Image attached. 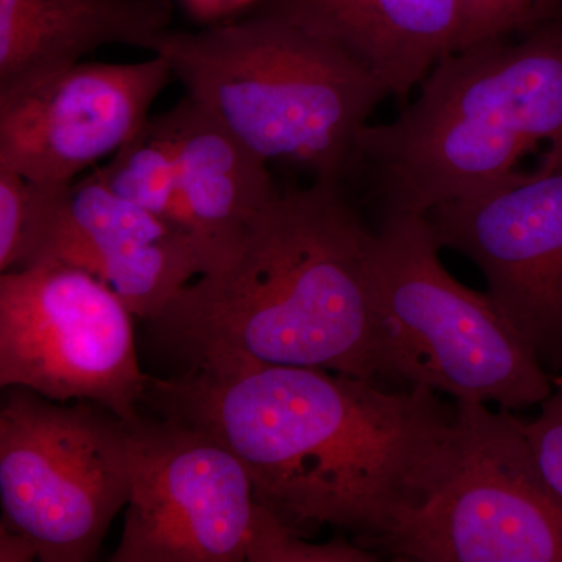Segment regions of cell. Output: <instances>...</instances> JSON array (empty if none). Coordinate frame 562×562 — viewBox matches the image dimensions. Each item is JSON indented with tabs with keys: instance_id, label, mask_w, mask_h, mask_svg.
I'll use <instances>...</instances> for the list:
<instances>
[{
	"instance_id": "obj_1",
	"label": "cell",
	"mask_w": 562,
	"mask_h": 562,
	"mask_svg": "<svg viewBox=\"0 0 562 562\" xmlns=\"http://www.w3.org/2000/svg\"><path fill=\"white\" fill-rule=\"evenodd\" d=\"M143 403L232 450L294 530L331 525L368 550L427 497L457 413L428 387L294 366L149 376Z\"/></svg>"
},
{
	"instance_id": "obj_2",
	"label": "cell",
	"mask_w": 562,
	"mask_h": 562,
	"mask_svg": "<svg viewBox=\"0 0 562 562\" xmlns=\"http://www.w3.org/2000/svg\"><path fill=\"white\" fill-rule=\"evenodd\" d=\"M372 243L346 187L279 191L235 257L184 286L151 330L191 369L294 366L382 384Z\"/></svg>"
},
{
	"instance_id": "obj_3",
	"label": "cell",
	"mask_w": 562,
	"mask_h": 562,
	"mask_svg": "<svg viewBox=\"0 0 562 562\" xmlns=\"http://www.w3.org/2000/svg\"><path fill=\"white\" fill-rule=\"evenodd\" d=\"M397 120L362 131L349 180L384 216H425L442 203L562 168V20L516 38L446 55Z\"/></svg>"
},
{
	"instance_id": "obj_4",
	"label": "cell",
	"mask_w": 562,
	"mask_h": 562,
	"mask_svg": "<svg viewBox=\"0 0 562 562\" xmlns=\"http://www.w3.org/2000/svg\"><path fill=\"white\" fill-rule=\"evenodd\" d=\"M151 54L262 160L341 187L373 110L390 95L344 52L258 9L202 31H169Z\"/></svg>"
},
{
	"instance_id": "obj_5",
	"label": "cell",
	"mask_w": 562,
	"mask_h": 562,
	"mask_svg": "<svg viewBox=\"0 0 562 562\" xmlns=\"http://www.w3.org/2000/svg\"><path fill=\"white\" fill-rule=\"evenodd\" d=\"M425 216H384L373 232V314L384 380L505 409L541 405L550 373L490 294L443 268Z\"/></svg>"
},
{
	"instance_id": "obj_6",
	"label": "cell",
	"mask_w": 562,
	"mask_h": 562,
	"mask_svg": "<svg viewBox=\"0 0 562 562\" xmlns=\"http://www.w3.org/2000/svg\"><path fill=\"white\" fill-rule=\"evenodd\" d=\"M442 469L427 497L369 547L408 562H562V495L512 409L454 401Z\"/></svg>"
},
{
	"instance_id": "obj_7",
	"label": "cell",
	"mask_w": 562,
	"mask_h": 562,
	"mask_svg": "<svg viewBox=\"0 0 562 562\" xmlns=\"http://www.w3.org/2000/svg\"><path fill=\"white\" fill-rule=\"evenodd\" d=\"M132 490L131 424L87 401L7 387L0 408L2 520L40 561L94 560Z\"/></svg>"
},
{
	"instance_id": "obj_8",
	"label": "cell",
	"mask_w": 562,
	"mask_h": 562,
	"mask_svg": "<svg viewBox=\"0 0 562 562\" xmlns=\"http://www.w3.org/2000/svg\"><path fill=\"white\" fill-rule=\"evenodd\" d=\"M132 317L106 284L74 266L2 273L0 386L98 403L135 424L149 376L139 369Z\"/></svg>"
},
{
	"instance_id": "obj_9",
	"label": "cell",
	"mask_w": 562,
	"mask_h": 562,
	"mask_svg": "<svg viewBox=\"0 0 562 562\" xmlns=\"http://www.w3.org/2000/svg\"><path fill=\"white\" fill-rule=\"evenodd\" d=\"M131 431V498L110 562L246 561L257 498L239 458L162 417Z\"/></svg>"
},
{
	"instance_id": "obj_10",
	"label": "cell",
	"mask_w": 562,
	"mask_h": 562,
	"mask_svg": "<svg viewBox=\"0 0 562 562\" xmlns=\"http://www.w3.org/2000/svg\"><path fill=\"white\" fill-rule=\"evenodd\" d=\"M441 249L483 272L487 294L549 373L562 371V168L435 206Z\"/></svg>"
},
{
	"instance_id": "obj_11",
	"label": "cell",
	"mask_w": 562,
	"mask_h": 562,
	"mask_svg": "<svg viewBox=\"0 0 562 562\" xmlns=\"http://www.w3.org/2000/svg\"><path fill=\"white\" fill-rule=\"evenodd\" d=\"M161 55L138 63L80 61L0 92V169L63 187L113 157L149 121L171 83Z\"/></svg>"
},
{
	"instance_id": "obj_12",
	"label": "cell",
	"mask_w": 562,
	"mask_h": 562,
	"mask_svg": "<svg viewBox=\"0 0 562 562\" xmlns=\"http://www.w3.org/2000/svg\"><path fill=\"white\" fill-rule=\"evenodd\" d=\"M40 262L91 273L147 322L202 276L198 251L179 227L114 194L94 172L63 187L43 184L24 268Z\"/></svg>"
},
{
	"instance_id": "obj_13",
	"label": "cell",
	"mask_w": 562,
	"mask_h": 562,
	"mask_svg": "<svg viewBox=\"0 0 562 562\" xmlns=\"http://www.w3.org/2000/svg\"><path fill=\"white\" fill-rule=\"evenodd\" d=\"M168 113L177 146V227L191 239L205 276L235 257L280 190L271 165L187 94Z\"/></svg>"
},
{
	"instance_id": "obj_14",
	"label": "cell",
	"mask_w": 562,
	"mask_h": 562,
	"mask_svg": "<svg viewBox=\"0 0 562 562\" xmlns=\"http://www.w3.org/2000/svg\"><path fill=\"white\" fill-rule=\"evenodd\" d=\"M255 9L331 44L398 99L460 43L454 0H261Z\"/></svg>"
},
{
	"instance_id": "obj_15",
	"label": "cell",
	"mask_w": 562,
	"mask_h": 562,
	"mask_svg": "<svg viewBox=\"0 0 562 562\" xmlns=\"http://www.w3.org/2000/svg\"><path fill=\"white\" fill-rule=\"evenodd\" d=\"M172 20V0H0V92L110 44L151 52Z\"/></svg>"
},
{
	"instance_id": "obj_16",
	"label": "cell",
	"mask_w": 562,
	"mask_h": 562,
	"mask_svg": "<svg viewBox=\"0 0 562 562\" xmlns=\"http://www.w3.org/2000/svg\"><path fill=\"white\" fill-rule=\"evenodd\" d=\"M94 176L114 194L177 227V146L168 111L149 117Z\"/></svg>"
},
{
	"instance_id": "obj_17",
	"label": "cell",
	"mask_w": 562,
	"mask_h": 562,
	"mask_svg": "<svg viewBox=\"0 0 562 562\" xmlns=\"http://www.w3.org/2000/svg\"><path fill=\"white\" fill-rule=\"evenodd\" d=\"M458 49L516 38L562 20V0H454Z\"/></svg>"
},
{
	"instance_id": "obj_18",
	"label": "cell",
	"mask_w": 562,
	"mask_h": 562,
	"mask_svg": "<svg viewBox=\"0 0 562 562\" xmlns=\"http://www.w3.org/2000/svg\"><path fill=\"white\" fill-rule=\"evenodd\" d=\"M379 554L344 539L312 543L257 502L246 546L247 562H373Z\"/></svg>"
},
{
	"instance_id": "obj_19",
	"label": "cell",
	"mask_w": 562,
	"mask_h": 562,
	"mask_svg": "<svg viewBox=\"0 0 562 562\" xmlns=\"http://www.w3.org/2000/svg\"><path fill=\"white\" fill-rule=\"evenodd\" d=\"M41 201L43 184L0 169V273L16 271L27 261Z\"/></svg>"
},
{
	"instance_id": "obj_20",
	"label": "cell",
	"mask_w": 562,
	"mask_h": 562,
	"mask_svg": "<svg viewBox=\"0 0 562 562\" xmlns=\"http://www.w3.org/2000/svg\"><path fill=\"white\" fill-rule=\"evenodd\" d=\"M524 430L543 476L562 495V371L539 416L524 420Z\"/></svg>"
},
{
	"instance_id": "obj_21",
	"label": "cell",
	"mask_w": 562,
	"mask_h": 562,
	"mask_svg": "<svg viewBox=\"0 0 562 562\" xmlns=\"http://www.w3.org/2000/svg\"><path fill=\"white\" fill-rule=\"evenodd\" d=\"M261 0H181L188 13L202 24H220L249 13Z\"/></svg>"
},
{
	"instance_id": "obj_22",
	"label": "cell",
	"mask_w": 562,
	"mask_h": 562,
	"mask_svg": "<svg viewBox=\"0 0 562 562\" xmlns=\"http://www.w3.org/2000/svg\"><path fill=\"white\" fill-rule=\"evenodd\" d=\"M40 560L38 549L29 536L0 520V562H31Z\"/></svg>"
}]
</instances>
